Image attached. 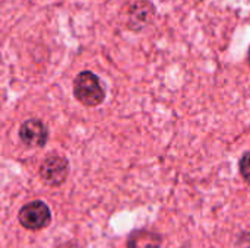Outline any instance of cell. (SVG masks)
<instances>
[{
  "mask_svg": "<svg viewBox=\"0 0 250 248\" xmlns=\"http://www.w3.org/2000/svg\"><path fill=\"white\" fill-rule=\"evenodd\" d=\"M73 91L76 98L88 107H95L104 101V89L100 79L91 72H82L76 76Z\"/></svg>",
  "mask_w": 250,
  "mask_h": 248,
  "instance_id": "cell-1",
  "label": "cell"
},
{
  "mask_svg": "<svg viewBox=\"0 0 250 248\" xmlns=\"http://www.w3.org/2000/svg\"><path fill=\"white\" fill-rule=\"evenodd\" d=\"M50 209L44 202H31L19 212V222L26 229H41L50 224Z\"/></svg>",
  "mask_w": 250,
  "mask_h": 248,
  "instance_id": "cell-2",
  "label": "cell"
},
{
  "mask_svg": "<svg viewBox=\"0 0 250 248\" xmlns=\"http://www.w3.org/2000/svg\"><path fill=\"white\" fill-rule=\"evenodd\" d=\"M67 171H69L67 161L57 155H53V156H48L47 159H44V162L40 168L41 178L50 186H60L66 180Z\"/></svg>",
  "mask_w": 250,
  "mask_h": 248,
  "instance_id": "cell-3",
  "label": "cell"
},
{
  "mask_svg": "<svg viewBox=\"0 0 250 248\" xmlns=\"http://www.w3.org/2000/svg\"><path fill=\"white\" fill-rule=\"evenodd\" d=\"M19 137L28 146H42L47 142V129L38 120H28L22 124Z\"/></svg>",
  "mask_w": 250,
  "mask_h": 248,
  "instance_id": "cell-4",
  "label": "cell"
},
{
  "mask_svg": "<svg viewBox=\"0 0 250 248\" xmlns=\"http://www.w3.org/2000/svg\"><path fill=\"white\" fill-rule=\"evenodd\" d=\"M160 244L161 240L157 234L148 231H138L130 237L127 248H160Z\"/></svg>",
  "mask_w": 250,
  "mask_h": 248,
  "instance_id": "cell-5",
  "label": "cell"
},
{
  "mask_svg": "<svg viewBox=\"0 0 250 248\" xmlns=\"http://www.w3.org/2000/svg\"><path fill=\"white\" fill-rule=\"evenodd\" d=\"M240 172L243 178L250 184V152H248L240 161Z\"/></svg>",
  "mask_w": 250,
  "mask_h": 248,
  "instance_id": "cell-6",
  "label": "cell"
},
{
  "mask_svg": "<svg viewBox=\"0 0 250 248\" xmlns=\"http://www.w3.org/2000/svg\"><path fill=\"white\" fill-rule=\"evenodd\" d=\"M249 61H250V50H249Z\"/></svg>",
  "mask_w": 250,
  "mask_h": 248,
  "instance_id": "cell-7",
  "label": "cell"
}]
</instances>
